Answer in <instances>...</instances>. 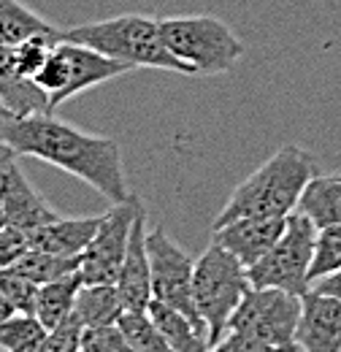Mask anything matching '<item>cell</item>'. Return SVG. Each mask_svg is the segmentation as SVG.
Here are the masks:
<instances>
[{
  "label": "cell",
  "mask_w": 341,
  "mask_h": 352,
  "mask_svg": "<svg viewBox=\"0 0 341 352\" xmlns=\"http://www.w3.org/2000/svg\"><path fill=\"white\" fill-rule=\"evenodd\" d=\"M287 217H241L228 225L212 228V241L222 244L241 263L255 265L282 236Z\"/></svg>",
  "instance_id": "5bb4252c"
},
{
  "label": "cell",
  "mask_w": 341,
  "mask_h": 352,
  "mask_svg": "<svg viewBox=\"0 0 341 352\" xmlns=\"http://www.w3.org/2000/svg\"><path fill=\"white\" fill-rule=\"evenodd\" d=\"M57 41H60V38L33 36V38H28V41L16 44V46H14V60H16V68H19L25 76L36 79V74H38L43 65H46V60H49V54H52V46L57 44Z\"/></svg>",
  "instance_id": "4316f807"
},
{
  "label": "cell",
  "mask_w": 341,
  "mask_h": 352,
  "mask_svg": "<svg viewBox=\"0 0 341 352\" xmlns=\"http://www.w3.org/2000/svg\"><path fill=\"white\" fill-rule=\"evenodd\" d=\"M100 214L95 217H57V220L46 222L41 228L30 230V247L60 255V258H82L87 250L95 228H98Z\"/></svg>",
  "instance_id": "2e32d148"
},
{
  "label": "cell",
  "mask_w": 341,
  "mask_h": 352,
  "mask_svg": "<svg viewBox=\"0 0 341 352\" xmlns=\"http://www.w3.org/2000/svg\"><path fill=\"white\" fill-rule=\"evenodd\" d=\"M146 250H149V265H152V293L155 298L166 301L182 314L190 317V322L198 328V333L209 342L206 322L195 307V290H192V274L195 261L190 252L170 239L163 228H152L146 233Z\"/></svg>",
  "instance_id": "9c48e42d"
},
{
  "label": "cell",
  "mask_w": 341,
  "mask_h": 352,
  "mask_svg": "<svg viewBox=\"0 0 341 352\" xmlns=\"http://www.w3.org/2000/svg\"><path fill=\"white\" fill-rule=\"evenodd\" d=\"M46 339V325L36 314L14 311L0 320V350L6 352H41Z\"/></svg>",
  "instance_id": "7402d4cb"
},
{
  "label": "cell",
  "mask_w": 341,
  "mask_h": 352,
  "mask_svg": "<svg viewBox=\"0 0 341 352\" xmlns=\"http://www.w3.org/2000/svg\"><path fill=\"white\" fill-rule=\"evenodd\" d=\"M300 214H306L309 220L320 228L328 225H339L341 222V174H322L311 176L309 184L303 187L298 201Z\"/></svg>",
  "instance_id": "e0dca14e"
},
{
  "label": "cell",
  "mask_w": 341,
  "mask_h": 352,
  "mask_svg": "<svg viewBox=\"0 0 341 352\" xmlns=\"http://www.w3.org/2000/svg\"><path fill=\"white\" fill-rule=\"evenodd\" d=\"M6 225V212H3V204H0V228Z\"/></svg>",
  "instance_id": "836d02e7"
},
{
  "label": "cell",
  "mask_w": 341,
  "mask_h": 352,
  "mask_svg": "<svg viewBox=\"0 0 341 352\" xmlns=\"http://www.w3.org/2000/svg\"><path fill=\"white\" fill-rule=\"evenodd\" d=\"M6 114H11V111H6V109H3V103H0V117H6Z\"/></svg>",
  "instance_id": "e575fe53"
},
{
  "label": "cell",
  "mask_w": 341,
  "mask_h": 352,
  "mask_svg": "<svg viewBox=\"0 0 341 352\" xmlns=\"http://www.w3.org/2000/svg\"><path fill=\"white\" fill-rule=\"evenodd\" d=\"M314 244H317V225L306 214L293 212L276 244L250 265V282L252 287H279L293 296H303L311 290V261H314Z\"/></svg>",
  "instance_id": "ba28073f"
},
{
  "label": "cell",
  "mask_w": 341,
  "mask_h": 352,
  "mask_svg": "<svg viewBox=\"0 0 341 352\" xmlns=\"http://www.w3.org/2000/svg\"><path fill=\"white\" fill-rule=\"evenodd\" d=\"M0 293L11 301V307L25 314H36V296L38 285L30 282L28 276L16 274L14 268H0Z\"/></svg>",
  "instance_id": "484cf974"
},
{
  "label": "cell",
  "mask_w": 341,
  "mask_h": 352,
  "mask_svg": "<svg viewBox=\"0 0 341 352\" xmlns=\"http://www.w3.org/2000/svg\"><path fill=\"white\" fill-rule=\"evenodd\" d=\"M82 352H130L120 325H89L82 333Z\"/></svg>",
  "instance_id": "f1b7e54d"
},
{
  "label": "cell",
  "mask_w": 341,
  "mask_h": 352,
  "mask_svg": "<svg viewBox=\"0 0 341 352\" xmlns=\"http://www.w3.org/2000/svg\"><path fill=\"white\" fill-rule=\"evenodd\" d=\"M0 204L6 212V222L22 228L25 233L60 217V212L49 206V201L30 184L16 160L0 174Z\"/></svg>",
  "instance_id": "4fadbf2b"
},
{
  "label": "cell",
  "mask_w": 341,
  "mask_h": 352,
  "mask_svg": "<svg viewBox=\"0 0 341 352\" xmlns=\"http://www.w3.org/2000/svg\"><path fill=\"white\" fill-rule=\"evenodd\" d=\"M168 49L190 68L192 76H217L244 57V41L212 14L160 19Z\"/></svg>",
  "instance_id": "8992f818"
},
{
  "label": "cell",
  "mask_w": 341,
  "mask_h": 352,
  "mask_svg": "<svg viewBox=\"0 0 341 352\" xmlns=\"http://www.w3.org/2000/svg\"><path fill=\"white\" fill-rule=\"evenodd\" d=\"M146 209L141 206L133 230H130L128 252L117 276V290L122 298L125 311H146L149 301L155 298L152 293V265H149V250H146Z\"/></svg>",
  "instance_id": "7c38bea8"
},
{
  "label": "cell",
  "mask_w": 341,
  "mask_h": 352,
  "mask_svg": "<svg viewBox=\"0 0 341 352\" xmlns=\"http://www.w3.org/2000/svg\"><path fill=\"white\" fill-rule=\"evenodd\" d=\"M0 138L16 152L43 160L65 174L87 182L106 201H128L130 187L120 141L109 135H95L57 120L52 111L14 117H0Z\"/></svg>",
  "instance_id": "6da1fadb"
},
{
  "label": "cell",
  "mask_w": 341,
  "mask_h": 352,
  "mask_svg": "<svg viewBox=\"0 0 341 352\" xmlns=\"http://www.w3.org/2000/svg\"><path fill=\"white\" fill-rule=\"evenodd\" d=\"M311 176V152L296 144L279 146L260 168H255L230 192V198L214 220V228L241 217H290L298 209L300 192Z\"/></svg>",
  "instance_id": "7a4b0ae2"
},
{
  "label": "cell",
  "mask_w": 341,
  "mask_h": 352,
  "mask_svg": "<svg viewBox=\"0 0 341 352\" xmlns=\"http://www.w3.org/2000/svg\"><path fill=\"white\" fill-rule=\"evenodd\" d=\"M82 333H85V322L76 314H71L60 325L46 331L41 352H82Z\"/></svg>",
  "instance_id": "83f0119b"
},
{
  "label": "cell",
  "mask_w": 341,
  "mask_h": 352,
  "mask_svg": "<svg viewBox=\"0 0 341 352\" xmlns=\"http://www.w3.org/2000/svg\"><path fill=\"white\" fill-rule=\"evenodd\" d=\"M149 317L155 320L157 331L163 333V339L168 342L170 352H206L209 350V342L198 333V328L190 322L187 314H182L179 309H173L170 304L160 301V298H152L149 301Z\"/></svg>",
  "instance_id": "d6986e66"
},
{
  "label": "cell",
  "mask_w": 341,
  "mask_h": 352,
  "mask_svg": "<svg viewBox=\"0 0 341 352\" xmlns=\"http://www.w3.org/2000/svg\"><path fill=\"white\" fill-rule=\"evenodd\" d=\"M14 311H16V309L11 307V301H8V298H6L3 293H0V320H6V317H11Z\"/></svg>",
  "instance_id": "d6a6232c"
},
{
  "label": "cell",
  "mask_w": 341,
  "mask_h": 352,
  "mask_svg": "<svg viewBox=\"0 0 341 352\" xmlns=\"http://www.w3.org/2000/svg\"><path fill=\"white\" fill-rule=\"evenodd\" d=\"M300 296L279 287H250L228 322V333L214 347L219 352H274L298 350L296 328Z\"/></svg>",
  "instance_id": "3957f363"
},
{
  "label": "cell",
  "mask_w": 341,
  "mask_h": 352,
  "mask_svg": "<svg viewBox=\"0 0 341 352\" xmlns=\"http://www.w3.org/2000/svg\"><path fill=\"white\" fill-rule=\"evenodd\" d=\"M63 38L92 46L130 68H157L192 76L190 68L173 54L163 38L160 19L146 14H120L100 22H87L63 30Z\"/></svg>",
  "instance_id": "277c9868"
},
{
  "label": "cell",
  "mask_w": 341,
  "mask_h": 352,
  "mask_svg": "<svg viewBox=\"0 0 341 352\" xmlns=\"http://www.w3.org/2000/svg\"><path fill=\"white\" fill-rule=\"evenodd\" d=\"M30 250V239L22 228L16 225H3L0 228V268H11L25 252Z\"/></svg>",
  "instance_id": "f546056e"
},
{
  "label": "cell",
  "mask_w": 341,
  "mask_h": 352,
  "mask_svg": "<svg viewBox=\"0 0 341 352\" xmlns=\"http://www.w3.org/2000/svg\"><path fill=\"white\" fill-rule=\"evenodd\" d=\"M117 325L128 342L130 352H170L168 342L157 331L149 311H122Z\"/></svg>",
  "instance_id": "cb8c5ba5"
},
{
  "label": "cell",
  "mask_w": 341,
  "mask_h": 352,
  "mask_svg": "<svg viewBox=\"0 0 341 352\" xmlns=\"http://www.w3.org/2000/svg\"><path fill=\"white\" fill-rule=\"evenodd\" d=\"M79 263H82V258H60V255H52V252H43V250L30 247L11 268L16 274L28 276L30 282L43 285V282H52V279H60L65 274L79 271Z\"/></svg>",
  "instance_id": "603a6c76"
},
{
  "label": "cell",
  "mask_w": 341,
  "mask_h": 352,
  "mask_svg": "<svg viewBox=\"0 0 341 352\" xmlns=\"http://www.w3.org/2000/svg\"><path fill=\"white\" fill-rule=\"evenodd\" d=\"M128 71H133L130 65L92 49V46L60 38L52 46L46 65L36 74V85L49 95V106L54 111L60 103L76 98L79 92L106 85L111 79H120Z\"/></svg>",
  "instance_id": "52a82bcc"
},
{
  "label": "cell",
  "mask_w": 341,
  "mask_h": 352,
  "mask_svg": "<svg viewBox=\"0 0 341 352\" xmlns=\"http://www.w3.org/2000/svg\"><path fill=\"white\" fill-rule=\"evenodd\" d=\"M122 298L114 282H100V285H82L76 293V304H74V314L89 325H114L122 317Z\"/></svg>",
  "instance_id": "ffe728a7"
},
{
  "label": "cell",
  "mask_w": 341,
  "mask_h": 352,
  "mask_svg": "<svg viewBox=\"0 0 341 352\" xmlns=\"http://www.w3.org/2000/svg\"><path fill=\"white\" fill-rule=\"evenodd\" d=\"M16 157H19V155H16V152H14V149L0 138V174H3V171H6Z\"/></svg>",
  "instance_id": "1f68e13d"
},
{
  "label": "cell",
  "mask_w": 341,
  "mask_h": 352,
  "mask_svg": "<svg viewBox=\"0 0 341 352\" xmlns=\"http://www.w3.org/2000/svg\"><path fill=\"white\" fill-rule=\"evenodd\" d=\"M311 287H314V290H320V293L336 296V298L341 301V268L339 271H333V274H328V276H322V279H317Z\"/></svg>",
  "instance_id": "4dcf8cb0"
},
{
  "label": "cell",
  "mask_w": 341,
  "mask_h": 352,
  "mask_svg": "<svg viewBox=\"0 0 341 352\" xmlns=\"http://www.w3.org/2000/svg\"><path fill=\"white\" fill-rule=\"evenodd\" d=\"M296 347L300 352H341V301L336 296L314 287L300 296Z\"/></svg>",
  "instance_id": "8fae6325"
},
{
  "label": "cell",
  "mask_w": 341,
  "mask_h": 352,
  "mask_svg": "<svg viewBox=\"0 0 341 352\" xmlns=\"http://www.w3.org/2000/svg\"><path fill=\"white\" fill-rule=\"evenodd\" d=\"M82 276L79 271L65 274L60 279L43 282L38 285V296H36V317L46 325V331H52L54 325H60L65 317L74 314V304H76V293L82 287Z\"/></svg>",
  "instance_id": "44dd1931"
},
{
  "label": "cell",
  "mask_w": 341,
  "mask_h": 352,
  "mask_svg": "<svg viewBox=\"0 0 341 352\" xmlns=\"http://www.w3.org/2000/svg\"><path fill=\"white\" fill-rule=\"evenodd\" d=\"M141 206H144L141 198L130 195L128 201L111 204V209L100 214L98 228L87 250L82 252V263H79V276L85 285L117 282L125 252H128L130 230H133V222Z\"/></svg>",
  "instance_id": "30bf717a"
},
{
  "label": "cell",
  "mask_w": 341,
  "mask_h": 352,
  "mask_svg": "<svg viewBox=\"0 0 341 352\" xmlns=\"http://www.w3.org/2000/svg\"><path fill=\"white\" fill-rule=\"evenodd\" d=\"M33 36L63 38V30L36 14L22 0H0V44L16 46Z\"/></svg>",
  "instance_id": "ac0fdd59"
},
{
  "label": "cell",
  "mask_w": 341,
  "mask_h": 352,
  "mask_svg": "<svg viewBox=\"0 0 341 352\" xmlns=\"http://www.w3.org/2000/svg\"><path fill=\"white\" fill-rule=\"evenodd\" d=\"M0 103L14 117H28V114L52 111L49 95L36 85V79L25 76L16 68L14 46H6V44H0Z\"/></svg>",
  "instance_id": "9a60e30c"
},
{
  "label": "cell",
  "mask_w": 341,
  "mask_h": 352,
  "mask_svg": "<svg viewBox=\"0 0 341 352\" xmlns=\"http://www.w3.org/2000/svg\"><path fill=\"white\" fill-rule=\"evenodd\" d=\"M341 268V222L328 225L317 230V244H314V261H311V285L333 271Z\"/></svg>",
  "instance_id": "d4e9b609"
},
{
  "label": "cell",
  "mask_w": 341,
  "mask_h": 352,
  "mask_svg": "<svg viewBox=\"0 0 341 352\" xmlns=\"http://www.w3.org/2000/svg\"><path fill=\"white\" fill-rule=\"evenodd\" d=\"M250 287H252L250 268L217 241H212L206 252L195 261L192 290H195V307L206 322L209 350H214L228 333V322Z\"/></svg>",
  "instance_id": "5b68a950"
}]
</instances>
